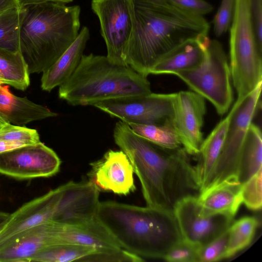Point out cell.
I'll return each mask as SVG.
<instances>
[{"instance_id": "1", "label": "cell", "mask_w": 262, "mask_h": 262, "mask_svg": "<svg viewBox=\"0 0 262 262\" xmlns=\"http://www.w3.org/2000/svg\"><path fill=\"white\" fill-rule=\"evenodd\" d=\"M113 138L139 179L146 206L173 210L182 199L199 195L195 166L183 146L170 149L158 145L122 121L116 123Z\"/></svg>"}, {"instance_id": "2", "label": "cell", "mask_w": 262, "mask_h": 262, "mask_svg": "<svg viewBox=\"0 0 262 262\" xmlns=\"http://www.w3.org/2000/svg\"><path fill=\"white\" fill-rule=\"evenodd\" d=\"M133 1L134 24L125 61L145 77L168 52L189 39L208 35L210 26L203 16L167 3L155 5Z\"/></svg>"}, {"instance_id": "3", "label": "cell", "mask_w": 262, "mask_h": 262, "mask_svg": "<svg viewBox=\"0 0 262 262\" xmlns=\"http://www.w3.org/2000/svg\"><path fill=\"white\" fill-rule=\"evenodd\" d=\"M95 217L122 249L141 257L163 259L182 239L173 210L105 201Z\"/></svg>"}, {"instance_id": "4", "label": "cell", "mask_w": 262, "mask_h": 262, "mask_svg": "<svg viewBox=\"0 0 262 262\" xmlns=\"http://www.w3.org/2000/svg\"><path fill=\"white\" fill-rule=\"evenodd\" d=\"M80 7L49 2L23 9L20 51L30 74L50 67L70 47L80 30Z\"/></svg>"}, {"instance_id": "5", "label": "cell", "mask_w": 262, "mask_h": 262, "mask_svg": "<svg viewBox=\"0 0 262 262\" xmlns=\"http://www.w3.org/2000/svg\"><path fill=\"white\" fill-rule=\"evenodd\" d=\"M151 93L145 77L128 65L112 63L106 56L83 55L58 96L73 105H94L107 99Z\"/></svg>"}, {"instance_id": "6", "label": "cell", "mask_w": 262, "mask_h": 262, "mask_svg": "<svg viewBox=\"0 0 262 262\" xmlns=\"http://www.w3.org/2000/svg\"><path fill=\"white\" fill-rule=\"evenodd\" d=\"M230 29L231 79L237 98H242L262 82V51L256 43L249 0H236Z\"/></svg>"}, {"instance_id": "7", "label": "cell", "mask_w": 262, "mask_h": 262, "mask_svg": "<svg viewBox=\"0 0 262 262\" xmlns=\"http://www.w3.org/2000/svg\"><path fill=\"white\" fill-rule=\"evenodd\" d=\"M174 75L194 92L209 101L219 115L228 112L233 99L231 75L227 56L219 41L210 40L199 66Z\"/></svg>"}, {"instance_id": "8", "label": "cell", "mask_w": 262, "mask_h": 262, "mask_svg": "<svg viewBox=\"0 0 262 262\" xmlns=\"http://www.w3.org/2000/svg\"><path fill=\"white\" fill-rule=\"evenodd\" d=\"M262 82L250 94L237 98L229 112L226 135L216 165L202 192L223 183L237 182L240 154L248 128L260 104Z\"/></svg>"}, {"instance_id": "9", "label": "cell", "mask_w": 262, "mask_h": 262, "mask_svg": "<svg viewBox=\"0 0 262 262\" xmlns=\"http://www.w3.org/2000/svg\"><path fill=\"white\" fill-rule=\"evenodd\" d=\"M75 199L64 184L22 205L9 214L0 232V243L27 229L48 222L66 223L73 216Z\"/></svg>"}, {"instance_id": "10", "label": "cell", "mask_w": 262, "mask_h": 262, "mask_svg": "<svg viewBox=\"0 0 262 262\" xmlns=\"http://www.w3.org/2000/svg\"><path fill=\"white\" fill-rule=\"evenodd\" d=\"M133 0H92L91 8L97 16L101 35L107 48L110 62L127 65V46L134 24Z\"/></svg>"}, {"instance_id": "11", "label": "cell", "mask_w": 262, "mask_h": 262, "mask_svg": "<svg viewBox=\"0 0 262 262\" xmlns=\"http://www.w3.org/2000/svg\"><path fill=\"white\" fill-rule=\"evenodd\" d=\"M174 93L133 95L105 100L94 106L126 123L162 124L173 114Z\"/></svg>"}, {"instance_id": "12", "label": "cell", "mask_w": 262, "mask_h": 262, "mask_svg": "<svg viewBox=\"0 0 262 262\" xmlns=\"http://www.w3.org/2000/svg\"><path fill=\"white\" fill-rule=\"evenodd\" d=\"M60 164L56 153L41 141L0 153V174L16 179L51 177Z\"/></svg>"}, {"instance_id": "13", "label": "cell", "mask_w": 262, "mask_h": 262, "mask_svg": "<svg viewBox=\"0 0 262 262\" xmlns=\"http://www.w3.org/2000/svg\"><path fill=\"white\" fill-rule=\"evenodd\" d=\"M198 196L182 199L176 205L173 212L182 239L201 246L227 230L233 218L222 214H203Z\"/></svg>"}, {"instance_id": "14", "label": "cell", "mask_w": 262, "mask_h": 262, "mask_svg": "<svg viewBox=\"0 0 262 262\" xmlns=\"http://www.w3.org/2000/svg\"><path fill=\"white\" fill-rule=\"evenodd\" d=\"M206 107L205 99L190 91L174 93L172 125L182 146L189 155H197L203 141L202 128Z\"/></svg>"}, {"instance_id": "15", "label": "cell", "mask_w": 262, "mask_h": 262, "mask_svg": "<svg viewBox=\"0 0 262 262\" xmlns=\"http://www.w3.org/2000/svg\"><path fill=\"white\" fill-rule=\"evenodd\" d=\"M53 235L59 244H71L94 247L96 256L109 255L122 249L107 229L94 218L80 223L51 222Z\"/></svg>"}, {"instance_id": "16", "label": "cell", "mask_w": 262, "mask_h": 262, "mask_svg": "<svg viewBox=\"0 0 262 262\" xmlns=\"http://www.w3.org/2000/svg\"><path fill=\"white\" fill-rule=\"evenodd\" d=\"M90 165V181L99 190L119 195H127L135 190L133 166L121 150L110 149L101 159Z\"/></svg>"}, {"instance_id": "17", "label": "cell", "mask_w": 262, "mask_h": 262, "mask_svg": "<svg viewBox=\"0 0 262 262\" xmlns=\"http://www.w3.org/2000/svg\"><path fill=\"white\" fill-rule=\"evenodd\" d=\"M210 39L208 35L189 39L176 47L162 57L150 71V74L175 73L193 69L203 61Z\"/></svg>"}, {"instance_id": "18", "label": "cell", "mask_w": 262, "mask_h": 262, "mask_svg": "<svg viewBox=\"0 0 262 262\" xmlns=\"http://www.w3.org/2000/svg\"><path fill=\"white\" fill-rule=\"evenodd\" d=\"M90 38V31L83 26L70 47L50 67L42 72L41 88L50 92L66 81L78 66L86 43Z\"/></svg>"}, {"instance_id": "19", "label": "cell", "mask_w": 262, "mask_h": 262, "mask_svg": "<svg viewBox=\"0 0 262 262\" xmlns=\"http://www.w3.org/2000/svg\"><path fill=\"white\" fill-rule=\"evenodd\" d=\"M0 115L9 123L21 126L58 115L46 106L37 104L26 97L14 95L7 85L1 84Z\"/></svg>"}, {"instance_id": "20", "label": "cell", "mask_w": 262, "mask_h": 262, "mask_svg": "<svg viewBox=\"0 0 262 262\" xmlns=\"http://www.w3.org/2000/svg\"><path fill=\"white\" fill-rule=\"evenodd\" d=\"M242 185L227 183L207 189L198 196L201 212L205 215L222 214L234 218L242 204Z\"/></svg>"}, {"instance_id": "21", "label": "cell", "mask_w": 262, "mask_h": 262, "mask_svg": "<svg viewBox=\"0 0 262 262\" xmlns=\"http://www.w3.org/2000/svg\"><path fill=\"white\" fill-rule=\"evenodd\" d=\"M230 113L213 128L203 140L195 166L200 187V193L206 185L219 159L226 135Z\"/></svg>"}, {"instance_id": "22", "label": "cell", "mask_w": 262, "mask_h": 262, "mask_svg": "<svg viewBox=\"0 0 262 262\" xmlns=\"http://www.w3.org/2000/svg\"><path fill=\"white\" fill-rule=\"evenodd\" d=\"M262 169V137L259 127L250 124L240 154L237 181L241 185Z\"/></svg>"}, {"instance_id": "23", "label": "cell", "mask_w": 262, "mask_h": 262, "mask_svg": "<svg viewBox=\"0 0 262 262\" xmlns=\"http://www.w3.org/2000/svg\"><path fill=\"white\" fill-rule=\"evenodd\" d=\"M30 73L20 51L0 49V79L3 84L24 91L30 85Z\"/></svg>"}, {"instance_id": "24", "label": "cell", "mask_w": 262, "mask_h": 262, "mask_svg": "<svg viewBox=\"0 0 262 262\" xmlns=\"http://www.w3.org/2000/svg\"><path fill=\"white\" fill-rule=\"evenodd\" d=\"M127 124L136 134L158 145L170 149L182 146L171 118L162 124Z\"/></svg>"}, {"instance_id": "25", "label": "cell", "mask_w": 262, "mask_h": 262, "mask_svg": "<svg viewBox=\"0 0 262 262\" xmlns=\"http://www.w3.org/2000/svg\"><path fill=\"white\" fill-rule=\"evenodd\" d=\"M96 251L94 247L91 246L71 244H59L46 248L34 256L30 261H81L83 259Z\"/></svg>"}, {"instance_id": "26", "label": "cell", "mask_w": 262, "mask_h": 262, "mask_svg": "<svg viewBox=\"0 0 262 262\" xmlns=\"http://www.w3.org/2000/svg\"><path fill=\"white\" fill-rule=\"evenodd\" d=\"M258 225L257 220L253 216H245L231 223L228 228L226 258L233 256L250 244Z\"/></svg>"}, {"instance_id": "27", "label": "cell", "mask_w": 262, "mask_h": 262, "mask_svg": "<svg viewBox=\"0 0 262 262\" xmlns=\"http://www.w3.org/2000/svg\"><path fill=\"white\" fill-rule=\"evenodd\" d=\"M23 9L15 8L0 14V49L20 51L19 31Z\"/></svg>"}, {"instance_id": "28", "label": "cell", "mask_w": 262, "mask_h": 262, "mask_svg": "<svg viewBox=\"0 0 262 262\" xmlns=\"http://www.w3.org/2000/svg\"><path fill=\"white\" fill-rule=\"evenodd\" d=\"M0 141L14 143L20 147L40 142L36 129L9 123L0 128Z\"/></svg>"}, {"instance_id": "29", "label": "cell", "mask_w": 262, "mask_h": 262, "mask_svg": "<svg viewBox=\"0 0 262 262\" xmlns=\"http://www.w3.org/2000/svg\"><path fill=\"white\" fill-rule=\"evenodd\" d=\"M228 228L209 243L199 247L198 262H213L226 258Z\"/></svg>"}, {"instance_id": "30", "label": "cell", "mask_w": 262, "mask_h": 262, "mask_svg": "<svg viewBox=\"0 0 262 262\" xmlns=\"http://www.w3.org/2000/svg\"><path fill=\"white\" fill-rule=\"evenodd\" d=\"M242 203L253 210L261 209L262 206V169L242 185Z\"/></svg>"}, {"instance_id": "31", "label": "cell", "mask_w": 262, "mask_h": 262, "mask_svg": "<svg viewBox=\"0 0 262 262\" xmlns=\"http://www.w3.org/2000/svg\"><path fill=\"white\" fill-rule=\"evenodd\" d=\"M236 0H222L213 19V31L217 37L222 36L230 29L235 9Z\"/></svg>"}, {"instance_id": "32", "label": "cell", "mask_w": 262, "mask_h": 262, "mask_svg": "<svg viewBox=\"0 0 262 262\" xmlns=\"http://www.w3.org/2000/svg\"><path fill=\"white\" fill-rule=\"evenodd\" d=\"M200 247L182 239L167 252L163 259L169 262H198Z\"/></svg>"}, {"instance_id": "33", "label": "cell", "mask_w": 262, "mask_h": 262, "mask_svg": "<svg viewBox=\"0 0 262 262\" xmlns=\"http://www.w3.org/2000/svg\"><path fill=\"white\" fill-rule=\"evenodd\" d=\"M179 9L195 15L207 14L213 10V6L205 0H164Z\"/></svg>"}, {"instance_id": "34", "label": "cell", "mask_w": 262, "mask_h": 262, "mask_svg": "<svg viewBox=\"0 0 262 262\" xmlns=\"http://www.w3.org/2000/svg\"><path fill=\"white\" fill-rule=\"evenodd\" d=\"M252 27L257 46L262 51V0H249Z\"/></svg>"}, {"instance_id": "35", "label": "cell", "mask_w": 262, "mask_h": 262, "mask_svg": "<svg viewBox=\"0 0 262 262\" xmlns=\"http://www.w3.org/2000/svg\"><path fill=\"white\" fill-rule=\"evenodd\" d=\"M15 8L20 9L18 0H0V14Z\"/></svg>"}, {"instance_id": "36", "label": "cell", "mask_w": 262, "mask_h": 262, "mask_svg": "<svg viewBox=\"0 0 262 262\" xmlns=\"http://www.w3.org/2000/svg\"><path fill=\"white\" fill-rule=\"evenodd\" d=\"M66 0H18L19 6L20 9H23L27 6L32 5L38 4L46 2H53L58 3H63Z\"/></svg>"}, {"instance_id": "37", "label": "cell", "mask_w": 262, "mask_h": 262, "mask_svg": "<svg viewBox=\"0 0 262 262\" xmlns=\"http://www.w3.org/2000/svg\"><path fill=\"white\" fill-rule=\"evenodd\" d=\"M137 2L146 4L162 5L167 4L164 0H134Z\"/></svg>"}, {"instance_id": "38", "label": "cell", "mask_w": 262, "mask_h": 262, "mask_svg": "<svg viewBox=\"0 0 262 262\" xmlns=\"http://www.w3.org/2000/svg\"><path fill=\"white\" fill-rule=\"evenodd\" d=\"M9 123L4 118L0 115V128Z\"/></svg>"}, {"instance_id": "39", "label": "cell", "mask_w": 262, "mask_h": 262, "mask_svg": "<svg viewBox=\"0 0 262 262\" xmlns=\"http://www.w3.org/2000/svg\"><path fill=\"white\" fill-rule=\"evenodd\" d=\"M8 216L2 220L1 222H0V232L1 231V230L3 229V228H4V226H5V223H6V220L7 219V218L8 217Z\"/></svg>"}, {"instance_id": "40", "label": "cell", "mask_w": 262, "mask_h": 262, "mask_svg": "<svg viewBox=\"0 0 262 262\" xmlns=\"http://www.w3.org/2000/svg\"><path fill=\"white\" fill-rule=\"evenodd\" d=\"M3 84V83L2 81H1V80L0 79V85Z\"/></svg>"}]
</instances>
